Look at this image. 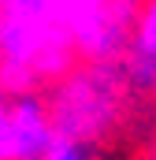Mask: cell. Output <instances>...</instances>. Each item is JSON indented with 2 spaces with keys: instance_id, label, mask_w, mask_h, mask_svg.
I'll return each instance as SVG.
<instances>
[{
  "instance_id": "obj_2",
  "label": "cell",
  "mask_w": 156,
  "mask_h": 160,
  "mask_svg": "<svg viewBox=\"0 0 156 160\" xmlns=\"http://www.w3.org/2000/svg\"><path fill=\"white\" fill-rule=\"evenodd\" d=\"M141 0H71L67 30L82 60H119L130 45Z\"/></svg>"
},
{
  "instance_id": "obj_3",
  "label": "cell",
  "mask_w": 156,
  "mask_h": 160,
  "mask_svg": "<svg viewBox=\"0 0 156 160\" xmlns=\"http://www.w3.org/2000/svg\"><path fill=\"white\" fill-rule=\"evenodd\" d=\"M52 142L48 104L37 89H0V160H45Z\"/></svg>"
},
{
  "instance_id": "obj_4",
  "label": "cell",
  "mask_w": 156,
  "mask_h": 160,
  "mask_svg": "<svg viewBox=\"0 0 156 160\" xmlns=\"http://www.w3.org/2000/svg\"><path fill=\"white\" fill-rule=\"evenodd\" d=\"M71 0H0V19L34 26V30H67Z\"/></svg>"
},
{
  "instance_id": "obj_1",
  "label": "cell",
  "mask_w": 156,
  "mask_h": 160,
  "mask_svg": "<svg viewBox=\"0 0 156 160\" xmlns=\"http://www.w3.org/2000/svg\"><path fill=\"white\" fill-rule=\"evenodd\" d=\"M126 97L130 86L119 60H85V67H71L67 75H60L52 97L45 101L52 134L100 149V142L123 123Z\"/></svg>"
},
{
  "instance_id": "obj_5",
  "label": "cell",
  "mask_w": 156,
  "mask_h": 160,
  "mask_svg": "<svg viewBox=\"0 0 156 160\" xmlns=\"http://www.w3.org/2000/svg\"><path fill=\"white\" fill-rule=\"evenodd\" d=\"M126 52L156 56V0H141V4H138V15H134V30H130Z\"/></svg>"
}]
</instances>
